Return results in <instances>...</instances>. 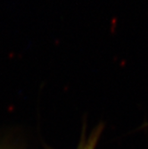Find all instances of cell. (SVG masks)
I'll return each mask as SVG.
<instances>
[{"label": "cell", "instance_id": "1", "mask_svg": "<svg viewBox=\"0 0 148 149\" xmlns=\"http://www.w3.org/2000/svg\"><path fill=\"white\" fill-rule=\"evenodd\" d=\"M102 129H103L102 127L96 128L88 139L84 138L80 141L78 149H95L98 142L100 135L102 133Z\"/></svg>", "mask_w": 148, "mask_h": 149}]
</instances>
